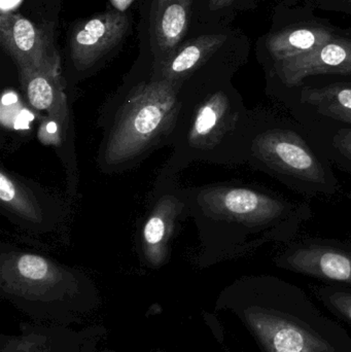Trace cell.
Wrapping results in <instances>:
<instances>
[{"label":"cell","instance_id":"6da1fadb","mask_svg":"<svg viewBox=\"0 0 351 352\" xmlns=\"http://www.w3.org/2000/svg\"><path fill=\"white\" fill-rule=\"evenodd\" d=\"M222 305L234 312L262 352H351L348 331L304 289L273 275L245 277Z\"/></svg>","mask_w":351,"mask_h":352},{"label":"cell","instance_id":"7a4b0ae2","mask_svg":"<svg viewBox=\"0 0 351 352\" xmlns=\"http://www.w3.org/2000/svg\"><path fill=\"white\" fill-rule=\"evenodd\" d=\"M198 203L212 219L236 228L241 254L292 241L311 217L307 203L260 184L212 186L200 192Z\"/></svg>","mask_w":351,"mask_h":352},{"label":"cell","instance_id":"3957f363","mask_svg":"<svg viewBox=\"0 0 351 352\" xmlns=\"http://www.w3.org/2000/svg\"><path fill=\"white\" fill-rule=\"evenodd\" d=\"M247 160L258 170L278 178L299 194L335 195L339 182L327 157L315 150L286 118L256 111Z\"/></svg>","mask_w":351,"mask_h":352},{"label":"cell","instance_id":"277c9868","mask_svg":"<svg viewBox=\"0 0 351 352\" xmlns=\"http://www.w3.org/2000/svg\"><path fill=\"white\" fill-rule=\"evenodd\" d=\"M179 113L175 84L156 80L139 85L128 97L109 134L107 164L133 160L172 128Z\"/></svg>","mask_w":351,"mask_h":352},{"label":"cell","instance_id":"5b68a950","mask_svg":"<svg viewBox=\"0 0 351 352\" xmlns=\"http://www.w3.org/2000/svg\"><path fill=\"white\" fill-rule=\"evenodd\" d=\"M315 10L307 0H282L274 6L269 30L256 43V58L265 74L315 51L337 32L339 27Z\"/></svg>","mask_w":351,"mask_h":352},{"label":"cell","instance_id":"8992f818","mask_svg":"<svg viewBox=\"0 0 351 352\" xmlns=\"http://www.w3.org/2000/svg\"><path fill=\"white\" fill-rule=\"evenodd\" d=\"M319 76L351 78V28L339 27L315 51L275 66L265 74L266 92L273 95L295 90Z\"/></svg>","mask_w":351,"mask_h":352},{"label":"cell","instance_id":"52a82bcc","mask_svg":"<svg viewBox=\"0 0 351 352\" xmlns=\"http://www.w3.org/2000/svg\"><path fill=\"white\" fill-rule=\"evenodd\" d=\"M253 116L232 89H218L198 107L190 132V142L200 150L212 151L227 138L251 144Z\"/></svg>","mask_w":351,"mask_h":352},{"label":"cell","instance_id":"ba28073f","mask_svg":"<svg viewBox=\"0 0 351 352\" xmlns=\"http://www.w3.org/2000/svg\"><path fill=\"white\" fill-rule=\"evenodd\" d=\"M280 269L351 287V244L321 239L291 242L274 258Z\"/></svg>","mask_w":351,"mask_h":352},{"label":"cell","instance_id":"9c48e42d","mask_svg":"<svg viewBox=\"0 0 351 352\" xmlns=\"http://www.w3.org/2000/svg\"><path fill=\"white\" fill-rule=\"evenodd\" d=\"M297 119H319L351 126V78L319 76L298 89L270 95Z\"/></svg>","mask_w":351,"mask_h":352},{"label":"cell","instance_id":"30bf717a","mask_svg":"<svg viewBox=\"0 0 351 352\" xmlns=\"http://www.w3.org/2000/svg\"><path fill=\"white\" fill-rule=\"evenodd\" d=\"M0 43L16 67H33L60 74V56L52 24H35L20 14L0 16Z\"/></svg>","mask_w":351,"mask_h":352},{"label":"cell","instance_id":"8fae6325","mask_svg":"<svg viewBox=\"0 0 351 352\" xmlns=\"http://www.w3.org/2000/svg\"><path fill=\"white\" fill-rule=\"evenodd\" d=\"M247 47H251V41L241 31L218 30L199 35L179 45L157 64L159 80L177 84L218 54Z\"/></svg>","mask_w":351,"mask_h":352},{"label":"cell","instance_id":"7c38bea8","mask_svg":"<svg viewBox=\"0 0 351 352\" xmlns=\"http://www.w3.org/2000/svg\"><path fill=\"white\" fill-rule=\"evenodd\" d=\"M127 16L117 10L102 12L78 24L70 38V55L78 69L94 65L123 39Z\"/></svg>","mask_w":351,"mask_h":352},{"label":"cell","instance_id":"4fadbf2b","mask_svg":"<svg viewBox=\"0 0 351 352\" xmlns=\"http://www.w3.org/2000/svg\"><path fill=\"white\" fill-rule=\"evenodd\" d=\"M21 86L29 104L49 119L64 126L68 121V109L61 76L58 72L33 67H18Z\"/></svg>","mask_w":351,"mask_h":352},{"label":"cell","instance_id":"5bb4252c","mask_svg":"<svg viewBox=\"0 0 351 352\" xmlns=\"http://www.w3.org/2000/svg\"><path fill=\"white\" fill-rule=\"evenodd\" d=\"M193 0H168L152 14V47L157 64L177 49L191 22Z\"/></svg>","mask_w":351,"mask_h":352},{"label":"cell","instance_id":"9a60e30c","mask_svg":"<svg viewBox=\"0 0 351 352\" xmlns=\"http://www.w3.org/2000/svg\"><path fill=\"white\" fill-rule=\"evenodd\" d=\"M183 206L175 197H163L146 221L142 233V248L146 258L152 264H161L166 258L168 242Z\"/></svg>","mask_w":351,"mask_h":352},{"label":"cell","instance_id":"2e32d148","mask_svg":"<svg viewBox=\"0 0 351 352\" xmlns=\"http://www.w3.org/2000/svg\"><path fill=\"white\" fill-rule=\"evenodd\" d=\"M3 276L10 283L52 285L61 280L62 273L51 261L38 254L10 252L1 258Z\"/></svg>","mask_w":351,"mask_h":352},{"label":"cell","instance_id":"e0dca14e","mask_svg":"<svg viewBox=\"0 0 351 352\" xmlns=\"http://www.w3.org/2000/svg\"><path fill=\"white\" fill-rule=\"evenodd\" d=\"M305 127L319 129V132L306 130L315 140L326 138V144H317V148L326 146L321 152L332 157L336 162L351 171V126L319 119H299Z\"/></svg>","mask_w":351,"mask_h":352},{"label":"cell","instance_id":"ac0fdd59","mask_svg":"<svg viewBox=\"0 0 351 352\" xmlns=\"http://www.w3.org/2000/svg\"><path fill=\"white\" fill-rule=\"evenodd\" d=\"M0 200L8 210L31 221L41 219V211L34 196L18 180L2 170L0 173Z\"/></svg>","mask_w":351,"mask_h":352},{"label":"cell","instance_id":"d6986e66","mask_svg":"<svg viewBox=\"0 0 351 352\" xmlns=\"http://www.w3.org/2000/svg\"><path fill=\"white\" fill-rule=\"evenodd\" d=\"M317 296L332 314L351 327V287L327 283L317 287Z\"/></svg>","mask_w":351,"mask_h":352},{"label":"cell","instance_id":"ffe728a7","mask_svg":"<svg viewBox=\"0 0 351 352\" xmlns=\"http://www.w3.org/2000/svg\"><path fill=\"white\" fill-rule=\"evenodd\" d=\"M260 0H208V10L212 14H229L257 8Z\"/></svg>","mask_w":351,"mask_h":352},{"label":"cell","instance_id":"44dd1931","mask_svg":"<svg viewBox=\"0 0 351 352\" xmlns=\"http://www.w3.org/2000/svg\"><path fill=\"white\" fill-rule=\"evenodd\" d=\"M315 10L351 16V0H307Z\"/></svg>","mask_w":351,"mask_h":352},{"label":"cell","instance_id":"7402d4cb","mask_svg":"<svg viewBox=\"0 0 351 352\" xmlns=\"http://www.w3.org/2000/svg\"><path fill=\"white\" fill-rule=\"evenodd\" d=\"M166 1H168V0H154V3H152V14H154L155 12H156L157 10H158L159 8H160L161 6H162Z\"/></svg>","mask_w":351,"mask_h":352}]
</instances>
